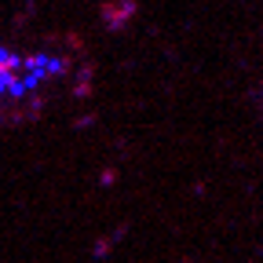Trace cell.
Segmentation results:
<instances>
[{"instance_id": "obj_1", "label": "cell", "mask_w": 263, "mask_h": 263, "mask_svg": "<svg viewBox=\"0 0 263 263\" xmlns=\"http://www.w3.org/2000/svg\"><path fill=\"white\" fill-rule=\"evenodd\" d=\"M62 70L66 62L59 55H18L11 48H0V103H37L41 84L62 77Z\"/></svg>"}]
</instances>
